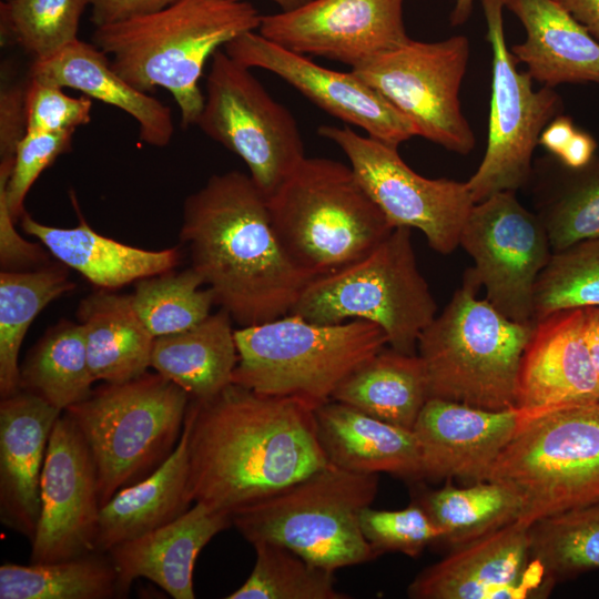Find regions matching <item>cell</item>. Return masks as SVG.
Instances as JSON below:
<instances>
[{"label":"cell","instance_id":"cell-42","mask_svg":"<svg viewBox=\"0 0 599 599\" xmlns=\"http://www.w3.org/2000/svg\"><path fill=\"white\" fill-rule=\"evenodd\" d=\"M361 528L378 556L395 551L417 557L427 545L441 537L439 528L417 502L400 510H377L368 506L361 514Z\"/></svg>","mask_w":599,"mask_h":599},{"label":"cell","instance_id":"cell-18","mask_svg":"<svg viewBox=\"0 0 599 599\" xmlns=\"http://www.w3.org/2000/svg\"><path fill=\"white\" fill-rule=\"evenodd\" d=\"M222 49L247 68L274 73L324 112L363 129L370 138L398 148L417 136L410 121L354 71L326 69L256 31L238 35Z\"/></svg>","mask_w":599,"mask_h":599},{"label":"cell","instance_id":"cell-21","mask_svg":"<svg viewBox=\"0 0 599 599\" xmlns=\"http://www.w3.org/2000/svg\"><path fill=\"white\" fill-rule=\"evenodd\" d=\"M521 423L514 409L488 410L428 398L414 425L422 478L487 480Z\"/></svg>","mask_w":599,"mask_h":599},{"label":"cell","instance_id":"cell-53","mask_svg":"<svg viewBox=\"0 0 599 599\" xmlns=\"http://www.w3.org/2000/svg\"><path fill=\"white\" fill-rule=\"evenodd\" d=\"M231 1H247V0H231ZM270 1H273L274 3H276L281 8V11H291L306 4L311 0H270Z\"/></svg>","mask_w":599,"mask_h":599},{"label":"cell","instance_id":"cell-27","mask_svg":"<svg viewBox=\"0 0 599 599\" xmlns=\"http://www.w3.org/2000/svg\"><path fill=\"white\" fill-rule=\"evenodd\" d=\"M78 211L79 224L74 227H55L35 221L24 212L21 229L39 242L60 263L77 271L101 290H115L132 282L162 274L175 268L180 248L150 251L123 244L95 232Z\"/></svg>","mask_w":599,"mask_h":599},{"label":"cell","instance_id":"cell-48","mask_svg":"<svg viewBox=\"0 0 599 599\" xmlns=\"http://www.w3.org/2000/svg\"><path fill=\"white\" fill-rule=\"evenodd\" d=\"M596 150L597 142L593 136L577 129L557 159L568 167L579 169L587 165L596 156Z\"/></svg>","mask_w":599,"mask_h":599},{"label":"cell","instance_id":"cell-34","mask_svg":"<svg viewBox=\"0 0 599 599\" xmlns=\"http://www.w3.org/2000/svg\"><path fill=\"white\" fill-rule=\"evenodd\" d=\"M94 382L83 328L71 321L50 327L20 365V389L61 412L88 398Z\"/></svg>","mask_w":599,"mask_h":599},{"label":"cell","instance_id":"cell-51","mask_svg":"<svg viewBox=\"0 0 599 599\" xmlns=\"http://www.w3.org/2000/svg\"><path fill=\"white\" fill-rule=\"evenodd\" d=\"M585 339L599 377V306L583 308Z\"/></svg>","mask_w":599,"mask_h":599},{"label":"cell","instance_id":"cell-50","mask_svg":"<svg viewBox=\"0 0 599 599\" xmlns=\"http://www.w3.org/2000/svg\"><path fill=\"white\" fill-rule=\"evenodd\" d=\"M560 3L599 42V0H560Z\"/></svg>","mask_w":599,"mask_h":599},{"label":"cell","instance_id":"cell-19","mask_svg":"<svg viewBox=\"0 0 599 599\" xmlns=\"http://www.w3.org/2000/svg\"><path fill=\"white\" fill-rule=\"evenodd\" d=\"M598 402L599 377L585 339L583 308L557 311L535 322L518 374L516 409L521 418Z\"/></svg>","mask_w":599,"mask_h":599},{"label":"cell","instance_id":"cell-35","mask_svg":"<svg viewBox=\"0 0 599 599\" xmlns=\"http://www.w3.org/2000/svg\"><path fill=\"white\" fill-rule=\"evenodd\" d=\"M1 599L121 598L118 571L108 552L29 566H0Z\"/></svg>","mask_w":599,"mask_h":599},{"label":"cell","instance_id":"cell-12","mask_svg":"<svg viewBox=\"0 0 599 599\" xmlns=\"http://www.w3.org/2000/svg\"><path fill=\"white\" fill-rule=\"evenodd\" d=\"M480 3L493 69L487 148L480 165L467 181L475 203L529 184L532 154L540 134L562 110L561 98L554 88L544 85L535 90L528 72L518 71V61L505 38V0H480Z\"/></svg>","mask_w":599,"mask_h":599},{"label":"cell","instance_id":"cell-2","mask_svg":"<svg viewBox=\"0 0 599 599\" xmlns=\"http://www.w3.org/2000/svg\"><path fill=\"white\" fill-rule=\"evenodd\" d=\"M180 241L215 305L240 327L291 313L314 280L283 250L267 199L248 174H213L183 203Z\"/></svg>","mask_w":599,"mask_h":599},{"label":"cell","instance_id":"cell-55","mask_svg":"<svg viewBox=\"0 0 599 599\" xmlns=\"http://www.w3.org/2000/svg\"><path fill=\"white\" fill-rule=\"evenodd\" d=\"M598 406H599V402H598Z\"/></svg>","mask_w":599,"mask_h":599},{"label":"cell","instance_id":"cell-54","mask_svg":"<svg viewBox=\"0 0 599 599\" xmlns=\"http://www.w3.org/2000/svg\"><path fill=\"white\" fill-rule=\"evenodd\" d=\"M556 1L560 2V0H556Z\"/></svg>","mask_w":599,"mask_h":599},{"label":"cell","instance_id":"cell-29","mask_svg":"<svg viewBox=\"0 0 599 599\" xmlns=\"http://www.w3.org/2000/svg\"><path fill=\"white\" fill-rule=\"evenodd\" d=\"M77 316L94 380L119 384L148 372L155 337L138 316L131 294L94 292L82 298Z\"/></svg>","mask_w":599,"mask_h":599},{"label":"cell","instance_id":"cell-41","mask_svg":"<svg viewBox=\"0 0 599 599\" xmlns=\"http://www.w3.org/2000/svg\"><path fill=\"white\" fill-rule=\"evenodd\" d=\"M589 306H599V237L552 253L536 283L534 322Z\"/></svg>","mask_w":599,"mask_h":599},{"label":"cell","instance_id":"cell-17","mask_svg":"<svg viewBox=\"0 0 599 599\" xmlns=\"http://www.w3.org/2000/svg\"><path fill=\"white\" fill-rule=\"evenodd\" d=\"M40 496L30 564L55 562L95 551L101 508L97 468L81 432L65 413L51 432Z\"/></svg>","mask_w":599,"mask_h":599},{"label":"cell","instance_id":"cell-49","mask_svg":"<svg viewBox=\"0 0 599 599\" xmlns=\"http://www.w3.org/2000/svg\"><path fill=\"white\" fill-rule=\"evenodd\" d=\"M577 131L571 118L559 114L542 130L538 144L551 155L559 156Z\"/></svg>","mask_w":599,"mask_h":599},{"label":"cell","instance_id":"cell-32","mask_svg":"<svg viewBox=\"0 0 599 599\" xmlns=\"http://www.w3.org/2000/svg\"><path fill=\"white\" fill-rule=\"evenodd\" d=\"M429 398L424 363L418 354L383 348L354 370L332 399L406 429Z\"/></svg>","mask_w":599,"mask_h":599},{"label":"cell","instance_id":"cell-36","mask_svg":"<svg viewBox=\"0 0 599 599\" xmlns=\"http://www.w3.org/2000/svg\"><path fill=\"white\" fill-rule=\"evenodd\" d=\"M417 504L453 547L518 520L520 502L506 487L490 480L468 487L445 486L424 494Z\"/></svg>","mask_w":599,"mask_h":599},{"label":"cell","instance_id":"cell-47","mask_svg":"<svg viewBox=\"0 0 599 599\" xmlns=\"http://www.w3.org/2000/svg\"><path fill=\"white\" fill-rule=\"evenodd\" d=\"M179 0H90V21L101 27L163 10Z\"/></svg>","mask_w":599,"mask_h":599},{"label":"cell","instance_id":"cell-25","mask_svg":"<svg viewBox=\"0 0 599 599\" xmlns=\"http://www.w3.org/2000/svg\"><path fill=\"white\" fill-rule=\"evenodd\" d=\"M526 30L510 51L544 85L599 84V42L556 0H505Z\"/></svg>","mask_w":599,"mask_h":599},{"label":"cell","instance_id":"cell-10","mask_svg":"<svg viewBox=\"0 0 599 599\" xmlns=\"http://www.w3.org/2000/svg\"><path fill=\"white\" fill-rule=\"evenodd\" d=\"M487 480L518 498L527 526L599 500L598 403L521 418Z\"/></svg>","mask_w":599,"mask_h":599},{"label":"cell","instance_id":"cell-23","mask_svg":"<svg viewBox=\"0 0 599 599\" xmlns=\"http://www.w3.org/2000/svg\"><path fill=\"white\" fill-rule=\"evenodd\" d=\"M233 525L227 514L194 502L170 524L112 547L108 555L119 577L121 598L131 583L146 578L174 599H194L193 570L201 550Z\"/></svg>","mask_w":599,"mask_h":599},{"label":"cell","instance_id":"cell-4","mask_svg":"<svg viewBox=\"0 0 599 599\" xmlns=\"http://www.w3.org/2000/svg\"><path fill=\"white\" fill-rule=\"evenodd\" d=\"M473 270L419 336L429 398L488 410L516 408L521 357L534 324L506 317L486 298Z\"/></svg>","mask_w":599,"mask_h":599},{"label":"cell","instance_id":"cell-28","mask_svg":"<svg viewBox=\"0 0 599 599\" xmlns=\"http://www.w3.org/2000/svg\"><path fill=\"white\" fill-rule=\"evenodd\" d=\"M189 475V426L184 420L180 440L166 460L100 508L95 551L108 552L183 515L192 504Z\"/></svg>","mask_w":599,"mask_h":599},{"label":"cell","instance_id":"cell-6","mask_svg":"<svg viewBox=\"0 0 599 599\" xmlns=\"http://www.w3.org/2000/svg\"><path fill=\"white\" fill-rule=\"evenodd\" d=\"M238 362L232 383L256 393L298 399L314 410L388 345L374 323L318 324L287 314L234 329Z\"/></svg>","mask_w":599,"mask_h":599},{"label":"cell","instance_id":"cell-1","mask_svg":"<svg viewBox=\"0 0 599 599\" xmlns=\"http://www.w3.org/2000/svg\"><path fill=\"white\" fill-rule=\"evenodd\" d=\"M185 422L190 498L231 517L329 464L314 409L295 398L232 383L191 398Z\"/></svg>","mask_w":599,"mask_h":599},{"label":"cell","instance_id":"cell-11","mask_svg":"<svg viewBox=\"0 0 599 599\" xmlns=\"http://www.w3.org/2000/svg\"><path fill=\"white\" fill-rule=\"evenodd\" d=\"M240 156L268 199L306 158L298 124L247 68L223 49L211 58L196 124Z\"/></svg>","mask_w":599,"mask_h":599},{"label":"cell","instance_id":"cell-8","mask_svg":"<svg viewBox=\"0 0 599 599\" xmlns=\"http://www.w3.org/2000/svg\"><path fill=\"white\" fill-rule=\"evenodd\" d=\"M377 490V474L352 473L328 464L237 511L232 520L252 545H281L335 571L378 557L361 528V514Z\"/></svg>","mask_w":599,"mask_h":599},{"label":"cell","instance_id":"cell-14","mask_svg":"<svg viewBox=\"0 0 599 599\" xmlns=\"http://www.w3.org/2000/svg\"><path fill=\"white\" fill-rule=\"evenodd\" d=\"M317 133L344 152L361 184L394 229L419 230L440 254L459 246L463 227L476 204L467 182L427 179L403 161L397 148L363 136L347 124L321 125Z\"/></svg>","mask_w":599,"mask_h":599},{"label":"cell","instance_id":"cell-33","mask_svg":"<svg viewBox=\"0 0 599 599\" xmlns=\"http://www.w3.org/2000/svg\"><path fill=\"white\" fill-rule=\"evenodd\" d=\"M65 265L0 273V396L20 390L19 352L28 328L51 302L72 291Z\"/></svg>","mask_w":599,"mask_h":599},{"label":"cell","instance_id":"cell-46","mask_svg":"<svg viewBox=\"0 0 599 599\" xmlns=\"http://www.w3.org/2000/svg\"><path fill=\"white\" fill-rule=\"evenodd\" d=\"M6 199L0 194V264L2 271H29L48 264L41 243L24 240L14 227Z\"/></svg>","mask_w":599,"mask_h":599},{"label":"cell","instance_id":"cell-39","mask_svg":"<svg viewBox=\"0 0 599 599\" xmlns=\"http://www.w3.org/2000/svg\"><path fill=\"white\" fill-rule=\"evenodd\" d=\"M256 558L246 581L227 599H347L335 587L334 571L273 542L253 544Z\"/></svg>","mask_w":599,"mask_h":599},{"label":"cell","instance_id":"cell-22","mask_svg":"<svg viewBox=\"0 0 599 599\" xmlns=\"http://www.w3.org/2000/svg\"><path fill=\"white\" fill-rule=\"evenodd\" d=\"M61 414L21 389L0 402V520L30 542L40 518L47 447Z\"/></svg>","mask_w":599,"mask_h":599},{"label":"cell","instance_id":"cell-43","mask_svg":"<svg viewBox=\"0 0 599 599\" xmlns=\"http://www.w3.org/2000/svg\"><path fill=\"white\" fill-rule=\"evenodd\" d=\"M73 133L29 131L20 141L10 177L8 182L0 181V194L14 221L26 212V196L40 174L70 151Z\"/></svg>","mask_w":599,"mask_h":599},{"label":"cell","instance_id":"cell-24","mask_svg":"<svg viewBox=\"0 0 599 599\" xmlns=\"http://www.w3.org/2000/svg\"><path fill=\"white\" fill-rule=\"evenodd\" d=\"M28 77L81 91L124 111L138 123L140 139L151 146L165 148L174 135L171 108L119 75L109 55L93 43L78 38L50 57L32 60Z\"/></svg>","mask_w":599,"mask_h":599},{"label":"cell","instance_id":"cell-9","mask_svg":"<svg viewBox=\"0 0 599 599\" xmlns=\"http://www.w3.org/2000/svg\"><path fill=\"white\" fill-rule=\"evenodd\" d=\"M410 230L395 227L363 258L312 280L290 314L318 324L368 321L383 328L393 349L416 354L437 305L418 268Z\"/></svg>","mask_w":599,"mask_h":599},{"label":"cell","instance_id":"cell-20","mask_svg":"<svg viewBox=\"0 0 599 599\" xmlns=\"http://www.w3.org/2000/svg\"><path fill=\"white\" fill-rule=\"evenodd\" d=\"M530 526L518 520L454 547L409 583L413 599H511L529 593ZM540 567V566H539ZM541 568V567H540Z\"/></svg>","mask_w":599,"mask_h":599},{"label":"cell","instance_id":"cell-40","mask_svg":"<svg viewBox=\"0 0 599 599\" xmlns=\"http://www.w3.org/2000/svg\"><path fill=\"white\" fill-rule=\"evenodd\" d=\"M90 0H4L0 2L1 45H18L44 59L78 39Z\"/></svg>","mask_w":599,"mask_h":599},{"label":"cell","instance_id":"cell-15","mask_svg":"<svg viewBox=\"0 0 599 599\" xmlns=\"http://www.w3.org/2000/svg\"><path fill=\"white\" fill-rule=\"evenodd\" d=\"M486 300L506 317L534 324L537 280L552 251L535 212L516 192L502 191L474 205L459 237Z\"/></svg>","mask_w":599,"mask_h":599},{"label":"cell","instance_id":"cell-30","mask_svg":"<svg viewBox=\"0 0 599 599\" xmlns=\"http://www.w3.org/2000/svg\"><path fill=\"white\" fill-rule=\"evenodd\" d=\"M232 321L220 308L189 329L155 337L150 367L192 399L215 396L232 384L238 362Z\"/></svg>","mask_w":599,"mask_h":599},{"label":"cell","instance_id":"cell-37","mask_svg":"<svg viewBox=\"0 0 599 599\" xmlns=\"http://www.w3.org/2000/svg\"><path fill=\"white\" fill-rule=\"evenodd\" d=\"M531 556L552 581L599 568V500L529 528Z\"/></svg>","mask_w":599,"mask_h":599},{"label":"cell","instance_id":"cell-3","mask_svg":"<svg viewBox=\"0 0 599 599\" xmlns=\"http://www.w3.org/2000/svg\"><path fill=\"white\" fill-rule=\"evenodd\" d=\"M261 17L247 1L179 0L151 14L95 27L91 39L134 88L166 89L186 129L203 109L200 79L206 61L231 40L257 31Z\"/></svg>","mask_w":599,"mask_h":599},{"label":"cell","instance_id":"cell-5","mask_svg":"<svg viewBox=\"0 0 599 599\" xmlns=\"http://www.w3.org/2000/svg\"><path fill=\"white\" fill-rule=\"evenodd\" d=\"M267 205L283 250L313 278L363 258L394 230L351 165L327 158L306 156Z\"/></svg>","mask_w":599,"mask_h":599},{"label":"cell","instance_id":"cell-26","mask_svg":"<svg viewBox=\"0 0 599 599\" xmlns=\"http://www.w3.org/2000/svg\"><path fill=\"white\" fill-rule=\"evenodd\" d=\"M314 413L318 439L329 464L357 474L422 478L419 446L412 429L333 399Z\"/></svg>","mask_w":599,"mask_h":599},{"label":"cell","instance_id":"cell-16","mask_svg":"<svg viewBox=\"0 0 599 599\" xmlns=\"http://www.w3.org/2000/svg\"><path fill=\"white\" fill-rule=\"evenodd\" d=\"M404 0H311L261 17L257 32L291 51L317 55L355 69L410 38Z\"/></svg>","mask_w":599,"mask_h":599},{"label":"cell","instance_id":"cell-52","mask_svg":"<svg viewBox=\"0 0 599 599\" xmlns=\"http://www.w3.org/2000/svg\"><path fill=\"white\" fill-rule=\"evenodd\" d=\"M474 0H456L454 9L450 13V23L459 26L466 22L473 11Z\"/></svg>","mask_w":599,"mask_h":599},{"label":"cell","instance_id":"cell-13","mask_svg":"<svg viewBox=\"0 0 599 599\" xmlns=\"http://www.w3.org/2000/svg\"><path fill=\"white\" fill-rule=\"evenodd\" d=\"M469 52L465 35L435 42L409 39L352 71L406 116L417 136L465 155L475 146L459 100Z\"/></svg>","mask_w":599,"mask_h":599},{"label":"cell","instance_id":"cell-45","mask_svg":"<svg viewBox=\"0 0 599 599\" xmlns=\"http://www.w3.org/2000/svg\"><path fill=\"white\" fill-rule=\"evenodd\" d=\"M26 82L2 83L0 90V177L9 180L20 141L28 132Z\"/></svg>","mask_w":599,"mask_h":599},{"label":"cell","instance_id":"cell-31","mask_svg":"<svg viewBox=\"0 0 599 599\" xmlns=\"http://www.w3.org/2000/svg\"><path fill=\"white\" fill-rule=\"evenodd\" d=\"M535 213L542 223L552 253L599 237V158L571 169L555 156L534 165Z\"/></svg>","mask_w":599,"mask_h":599},{"label":"cell","instance_id":"cell-44","mask_svg":"<svg viewBox=\"0 0 599 599\" xmlns=\"http://www.w3.org/2000/svg\"><path fill=\"white\" fill-rule=\"evenodd\" d=\"M63 88L28 77L26 106L29 131L74 132L91 121L92 100L88 95L73 98Z\"/></svg>","mask_w":599,"mask_h":599},{"label":"cell","instance_id":"cell-7","mask_svg":"<svg viewBox=\"0 0 599 599\" xmlns=\"http://www.w3.org/2000/svg\"><path fill=\"white\" fill-rule=\"evenodd\" d=\"M190 395L159 373L104 383L65 413L91 451L100 506L152 474L175 449Z\"/></svg>","mask_w":599,"mask_h":599},{"label":"cell","instance_id":"cell-38","mask_svg":"<svg viewBox=\"0 0 599 599\" xmlns=\"http://www.w3.org/2000/svg\"><path fill=\"white\" fill-rule=\"evenodd\" d=\"M189 267L139 280L131 294L133 307L154 336L175 334L201 323L215 305L212 291Z\"/></svg>","mask_w":599,"mask_h":599}]
</instances>
